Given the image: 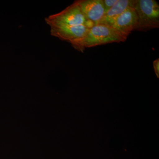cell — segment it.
I'll list each match as a JSON object with an SVG mask.
<instances>
[{"instance_id":"8","label":"cell","mask_w":159,"mask_h":159,"mask_svg":"<svg viewBox=\"0 0 159 159\" xmlns=\"http://www.w3.org/2000/svg\"><path fill=\"white\" fill-rule=\"evenodd\" d=\"M118 1V0H102L105 13L110 10Z\"/></svg>"},{"instance_id":"5","label":"cell","mask_w":159,"mask_h":159,"mask_svg":"<svg viewBox=\"0 0 159 159\" xmlns=\"http://www.w3.org/2000/svg\"><path fill=\"white\" fill-rule=\"evenodd\" d=\"M138 18L133 7H130L119 15L109 25L111 26L120 34L127 39L132 31H134Z\"/></svg>"},{"instance_id":"7","label":"cell","mask_w":159,"mask_h":159,"mask_svg":"<svg viewBox=\"0 0 159 159\" xmlns=\"http://www.w3.org/2000/svg\"><path fill=\"white\" fill-rule=\"evenodd\" d=\"M135 0H118V2L107 12H106L99 24L110 25L115 19L126 9L133 7Z\"/></svg>"},{"instance_id":"6","label":"cell","mask_w":159,"mask_h":159,"mask_svg":"<svg viewBox=\"0 0 159 159\" xmlns=\"http://www.w3.org/2000/svg\"><path fill=\"white\" fill-rule=\"evenodd\" d=\"M80 10L87 20L99 24L105 13L102 0H78Z\"/></svg>"},{"instance_id":"3","label":"cell","mask_w":159,"mask_h":159,"mask_svg":"<svg viewBox=\"0 0 159 159\" xmlns=\"http://www.w3.org/2000/svg\"><path fill=\"white\" fill-rule=\"evenodd\" d=\"M45 20L49 26L85 25L90 29L95 25L84 17L77 1L61 12L45 18Z\"/></svg>"},{"instance_id":"2","label":"cell","mask_w":159,"mask_h":159,"mask_svg":"<svg viewBox=\"0 0 159 159\" xmlns=\"http://www.w3.org/2000/svg\"><path fill=\"white\" fill-rule=\"evenodd\" d=\"M138 21L134 30L147 31L159 27V5L155 0H135L134 6Z\"/></svg>"},{"instance_id":"4","label":"cell","mask_w":159,"mask_h":159,"mask_svg":"<svg viewBox=\"0 0 159 159\" xmlns=\"http://www.w3.org/2000/svg\"><path fill=\"white\" fill-rule=\"evenodd\" d=\"M52 36L70 43L72 46L84 38L89 29L85 25L50 26Z\"/></svg>"},{"instance_id":"9","label":"cell","mask_w":159,"mask_h":159,"mask_svg":"<svg viewBox=\"0 0 159 159\" xmlns=\"http://www.w3.org/2000/svg\"><path fill=\"white\" fill-rule=\"evenodd\" d=\"M153 66L155 73L157 77H159V59L157 58L153 62Z\"/></svg>"},{"instance_id":"1","label":"cell","mask_w":159,"mask_h":159,"mask_svg":"<svg viewBox=\"0 0 159 159\" xmlns=\"http://www.w3.org/2000/svg\"><path fill=\"white\" fill-rule=\"evenodd\" d=\"M126 39L111 26L97 24L89 29L84 38L73 47L78 51H83L85 48L109 43L122 42Z\"/></svg>"}]
</instances>
